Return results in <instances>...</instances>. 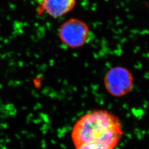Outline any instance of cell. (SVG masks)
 Listing matches in <instances>:
<instances>
[{
  "mask_svg": "<svg viewBox=\"0 0 149 149\" xmlns=\"http://www.w3.org/2000/svg\"><path fill=\"white\" fill-rule=\"evenodd\" d=\"M123 135L117 116L106 110H95L82 116L74 124L71 139L74 147L93 144L115 149Z\"/></svg>",
  "mask_w": 149,
  "mask_h": 149,
  "instance_id": "6da1fadb",
  "label": "cell"
},
{
  "mask_svg": "<svg viewBox=\"0 0 149 149\" xmlns=\"http://www.w3.org/2000/svg\"><path fill=\"white\" fill-rule=\"evenodd\" d=\"M87 24L77 18H70L64 22L58 30L59 39L67 47L72 49L83 47L90 36Z\"/></svg>",
  "mask_w": 149,
  "mask_h": 149,
  "instance_id": "7a4b0ae2",
  "label": "cell"
},
{
  "mask_svg": "<svg viewBox=\"0 0 149 149\" xmlns=\"http://www.w3.org/2000/svg\"><path fill=\"white\" fill-rule=\"evenodd\" d=\"M104 85L107 92L113 97L125 96L132 90L134 77L129 70L121 66L109 70L104 76Z\"/></svg>",
  "mask_w": 149,
  "mask_h": 149,
  "instance_id": "3957f363",
  "label": "cell"
},
{
  "mask_svg": "<svg viewBox=\"0 0 149 149\" xmlns=\"http://www.w3.org/2000/svg\"><path fill=\"white\" fill-rule=\"evenodd\" d=\"M77 0H37V13L54 18L66 15L74 8Z\"/></svg>",
  "mask_w": 149,
  "mask_h": 149,
  "instance_id": "277c9868",
  "label": "cell"
},
{
  "mask_svg": "<svg viewBox=\"0 0 149 149\" xmlns=\"http://www.w3.org/2000/svg\"><path fill=\"white\" fill-rule=\"evenodd\" d=\"M75 149H110L106 146L96 144H85L75 148Z\"/></svg>",
  "mask_w": 149,
  "mask_h": 149,
  "instance_id": "5b68a950",
  "label": "cell"
}]
</instances>
